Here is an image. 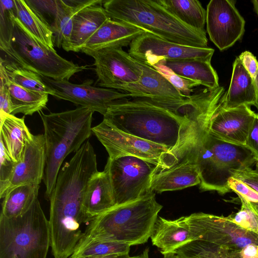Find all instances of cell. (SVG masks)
<instances>
[{
    "label": "cell",
    "instance_id": "cell-1",
    "mask_svg": "<svg viewBox=\"0 0 258 258\" xmlns=\"http://www.w3.org/2000/svg\"><path fill=\"white\" fill-rule=\"evenodd\" d=\"M207 97L203 89L181 99H122L108 107L103 120L121 132L166 147L165 167L167 158L203 110Z\"/></svg>",
    "mask_w": 258,
    "mask_h": 258
},
{
    "label": "cell",
    "instance_id": "cell-47",
    "mask_svg": "<svg viewBox=\"0 0 258 258\" xmlns=\"http://www.w3.org/2000/svg\"><path fill=\"white\" fill-rule=\"evenodd\" d=\"M149 248H147L145 249V250L143 251L142 255V258H149Z\"/></svg>",
    "mask_w": 258,
    "mask_h": 258
},
{
    "label": "cell",
    "instance_id": "cell-30",
    "mask_svg": "<svg viewBox=\"0 0 258 258\" xmlns=\"http://www.w3.org/2000/svg\"><path fill=\"white\" fill-rule=\"evenodd\" d=\"M15 14L25 28L42 44L54 49L53 33L50 27L24 0H14Z\"/></svg>",
    "mask_w": 258,
    "mask_h": 258
},
{
    "label": "cell",
    "instance_id": "cell-17",
    "mask_svg": "<svg viewBox=\"0 0 258 258\" xmlns=\"http://www.w3.org/2000/svg\"><path fill=\"white\" fill-rule=\"evenodd\" d=\"M143 74L136 82L117 86L133 98L156 100L181 99L185 97L153 67L140 61Z\"/></svg>",
    "mask_w": 258,
    "mask_h": 258
},
{
    "label": "cell",
    "instance_id": "cell-28",
    "mask_svg": "<svg viewBox=\"0 0 258 258\" xmlns=\"http://www.w3.org/2000/svg\"><path fill=\"white\" fill-rule=\"evenodd\" d=\"M39 184H23L12 189L2 203L1 214L12 218L26 213L38 199Z\"/></svg>",
    "mask_w": 258,
    "mask_h": 258
},
{
    "label": "cell",
    "instance_id": "cell-44",
    "mask_svg": "<svg viewBox=\"0 0 258 258\" xmlns=\"http://www.w3.org/2000/svg\"><path fill=\"white\" fill-rule=\"evenodd\" d=\"M255 83L256 85V102L254 105V106L256 108L257 111H258V75L255 79ZM258 114V113H257Z\"/></svg>",
    "mask_w": 258,
    "mask_h": 258
},
{
    "label": "cell",
    "instance_id": "cell-39",
    "mask_svg": "<svg viewBox=\"0 0 258 258\" xmlns=\"http://www.w3.org/2000/svg\"><path fill=\"white\" fill-rule=\"evenodd\" d=\"M233 177L242 181L258 192V168L248 167L236 172Z\"/></svg>",
    "mask_w": 258,
    "mask_h": 258
},
{
    "label": "cell",
    "instance_id": "cell-42",
    "mask_svg": "<svg viewBox=\"0 0 258 258\" xmlns=\"http://www.w3.org/2000/svg\"><path fill=\"white\" fill-rule=\"evenodd\" d=\"M239 254L241 258H258V244L247 245L241 249Z\"/></svg>",
    "mask_w": 258,
    "mask_h": 258
},
{
    "label": "cell",
    "instance_id": "cell-34",
    "mask_svg": "<svg viewBox=\"0 0 258 258\" xmlns=\"http://www.w3.org/2000/svg\"><path fill=\"white\" fill-rule=\"evenodd\" d=\"M240 209L235 214L227 216L233 223L241 228L258 235V216L252 209L250 202L239 195Z\"/></svg>",
    "mask_w": 258,
    "mask_h": 258
},
{
    "label": "cell",
    "instance_id": "cell-38",
    "mask_svg": "<svg viewBox=\"0 0 258 258\" xmlns=\"http://www.w3.org/2000/svg\"><path fill=\"white\" fill-rule=\"evenodd\" d=\"M15 163L8 156L3 143L0 142V184L8 179Z\"/></svg>",
    "mask_w": 258,
    "mask_h": 258
},
{
    "label": "cell",
    "instance_id": "cell-7",
    "mask_svg": "<svg viewBox=\"0 0 258 258\" xmlns=\"http://www.w3.org/2000/svg\"><path fill=\"white\" fill-rule=\"evenodd\" d=\"M49 220L38 199L25 214L0 215V258H46L50 246Z\"/></svg>",
    "mask_w": 258,
    "mask_h": 258
},
{
    "label": "cell",
    "instance_id": "cell-6",
    "mask_svg": "<svg viewBox=\"0 0 258 258\" xmlns=\"http://www.w3.org/2000/svg\"><path fill=\"white\" fill-rule=\"evenodd\" d=\"M163 206L151 191L142 198L115 206L89 223L82 237L117 241L131 246L146 243Z\"/></svg>",
    "mask_w": 258,
    "mask_h": 258
},
{
    "label": "cell",
    "instance_id": "cell-15",
    "mask_svg": "<svg viewBox=\"0 0 258 258\" xmlns=\"http://www.w3.org/2000/svg\"><path fill=\"white\" fill-rule=\"evenodd\" d=\"M46 162L43 134L28 137L20 159L15 163L8 179L0 184V198L12 189L27 184H39L43 180Z\"/></svg>",
    "mask_w": 258,
    "mask_h": 258
},
{
    "label": "cell",
    "instance_id": "cell-27",
    "mask_svg": "<svg viewBox=\"0 0 258 258\" xmlns=\"http://www.w3.org/2000/svg\"><path fill=\"white\" fill-rule=\"evenodd\" d=\"M6 77L11 102V114L22 113L32 115L45 107L49 94L22 87L11 82L7 74Z\"/></svg>",
    "mask_w": 258,
    "mask_h": 258
},
{
    "label": "cell",
    "instance_id": "cell-46",
    "mask_svg": "<svg viewBox=\"0 0 258 258\" xmlns=\"http://www.w3.org/2000/svg\"><path fill=\"white\" fill-rule=\"evenodd\" d=\"M251 2L253 6L254 10L258 15V0H253Z\"/></svg>",
    "mask_w": 258,
    "mask_h": 258
},
{
    "label": "cell",
    "instance_id": "cell-49",
    "mask_svg": "<svg viewBox=\"0 0 258 258\" xmlns=\"http://www.w3.org/2000/svg\"><path fill=\"white\" fill-rule=\"evenodd\" d=\"M255 167L258 168V161L255 164Z\"/></svg>",
    "mask_w": 258,
    "mask_h": 258
},
{
    "label": "cell",
    "instance_id": "cell-18",
    "mask_svg": "<svg viewBox=\"0 0 258 258\" xmlns=\"http://www.w3.org/2000/svg\"><path fill=\"white\" fill-rule=\"evenodd\" d=\"M197 165L188 157L167 169L155 172L152 177L151 190L157 193L174 191L200 184Z\"/></svg>",
    "mask_w": 258,
    "mask_h": 258
},
{
    "label": "cell",
    "instance_id": "cell-3",
    "mask_svg": "<svg viewBox=\"0 0 258 258\" xmlns=\"http://www.w3.org/2000/svg\"><path fill=\"white\" fill-rule=\"evenodd\" d=\"M0 11V49L6 56L3 59L57 80L68 81L87 69L62 57L35 37L15 16L13 1L1 0Z\"/></svg>",
    "mask_w": 258,
    "mask_h": 258
},
{
    "label": "cell",
    "instance_id": "cell-21",
    "mask_svg": "<svg viewBox=\"0 0 258 258\" xmlns=\"http://www.w3.org/2000/svg\"><path fill=\"white\" fill-rule=\"evenodd\" d=\"M145 32L137 27L109 18L84 44L81 50L126 47Z\"/></svg>",
    "mask_w": 258,
    "mask_h": 258
},
{
    "label": "cell",
    "instance_id": "cell-31",
    "mask_svg": "<svg viewBox=\"0 0 258 258\" xmlns=\"http://www.w3.org/2000/svg\"><path fill=\"white\" fill-rule=\"evenodd\" d=\"M184 258H241L239 252L202 240H191L175 250Z\"/></svg>",
    "mask_w": 258,
    "mask_h": 258
},
{
    "label": "cell",
    "instance_id": "cell-13",
    "mask_svg": "<svg viewBox=\"0 0 258 258\" xmlns=\"http://www.w3.org/2000/svg\"><path fill=\"white\" fill-rule=\"evenodd\" d=\"M41 77L50 90L51 95L81 106L91 108L103 115L112 103L131 97L128 93L115 89L93 86L91 80H86L81 84H76L68 80H57Z\"/></svg>",
    "mask_w": 258,
    "mask_h": 258
},
{
    "label": "cell",
    "instance_id": "cell-10",
    "mask_svg": "<svg viewBox=\"0 0 258 258\" xmlns=\"http://www.w3.org/2000/svg\"><path fill=\"white\" fill-rule=\"evenodd\" d=\"M92 131L105 147L109 158L132 156L154 165V172L164 168L166 155L169 152L165 146L121 132L103 119L99 124L93 127Z\"/></svg>",
    "mask_w": 258,
    "mask_h": 258
},
{
    "label": "cell",
    "instance_id": "cell-2",
    "mask_svg": "<svg viewBox=\"0 0 258 258\" xmlns=\"http://www.w3.org/2000/svg\"><path fill=\"white\" fill-rule=\"evenodd\" d=\"M209 118L199 117L190 125L175 150L168 157L170 168L188 157L198 168L202 191L213 190L220 195L231 191L228 181L235 173L250 167L257 161L245 146L219 139L209 131Z\"/></svg>",
    "mask_w": 258,
    "mask_h": 258
},
{
    "label": "cell",
    "instance_id": "cell-23",
    "mask_svg": "<svg viewBox=\"0 0 258 258\" xmlns=\"http://www.w3.org/2000/svg\"><path fill=\"white\" fill-rule=\"evenodd\" d=\"M150 238L153 245L160 249L162 254L174 252L191 241L185 216L175 220L158 217Z\"/></svg>",
    "mask_w": 258,
    "mask_h": 258
},
{
    "label": "cell",
    "instance_id": "cell-20",
    "mask_svg": "<svg viewBox=\"0 0 258 258\" xmlns=\"http://www.w3.org/2000/svg\"><path fill=\"white\" fill-rule=\"evenodd\" d=\"M102 5L103 3L89 6L74 15L70 40L64 50L81 51L84 44L109 18Z\"/></svg>",
    "mask_w": 258,
    "mask_h": 258
},
{
    "label": "cell",
    "instance_id": "cell-24",
    "mask_svg": "<svg viewBox=\"0 0 258 258\" xmlns=\"http://www.w3.org/2000/svg\"><path fill=\"white\" fill-rule=\"evenodd\" d=\"M31 134L24 117L19 118L8 114L0 121V142L13 162H17L20 159Z\"/></svg>",
    "mask_w": 258,
    "mask_h": 258
},
{
    "label": "cell",
    "instance_id": "cell-12",
    "mask_svg": "<svg viewBox=\"0 0 258 258\" xmlns=\"http://www.w3.org/2000/svg\"><path fill=\"white\" fill-rule=\"evenodd\" d=\"M214 52L212 48L182 45L146 32L134 39L128 49L132 57L151 67L161 61H211Z\"/></svg>",
    "mask_w": 258,
    "mask_h": 258
},
{
    "label": "cell",
    "instance_id": "cell-8",
    "mask_svg": "<svg viewBox=\"0 0 258 258\" xmlns=\"http://www.w3.org/2000/svg\"><path fill=\"white\" fill-rule=\"evenodd\" d=\"M155 167L135 156L108 158L104 169L110 177L116 206L136 201L151 191Z\"/></svg>",
    "mask_w": 258,
    "mask_h": 258
},
{
    "label": "cell",
    "instance_id": "cell-48",
    "mask_svg": "<svg viewBox=\"0 0 258 258\" xmlns=\"http://www.w3.org/2000/svg\"><path fill=\"white\" fill-rule=\"evenodd\" d=\"M133 258H142V255L133 256Z\"/></svg>",
    "mask_w": 258,
    "mask_h": 258
},
{
    "label": "cell",
    "instance_id": "cell-4",
    "mask_svg": "<svg viewBox=\"0 0 258 258\" xmlns=\"http://www.w3.org/2000/svg\"><path fill=\"white\" fill-rule=\"evenodd\" d=\"M94 112L80 106L59 112H38L44 129L46 162L43 181L48 199L65 158L77 152L91 136Z\"/></svg>",
    "mask_w": 258,
    "mask_h": 258
},
{
    "label": "cell",
    "instance_id": "cell-11",
    "mask_svg": "<svg viewBox=\"0 0 258 258\" xmlns=\"http://www.w3.org/2000/svg\"><path fill=\"white\" fill-rule=\"evenodd\" d=\"M118 46L97 50L83 49L81 52L94 59L97 85L115 89L120 85L136 82L143 74L140 61Z\"/></svg>",
    "mask_w": 258,
    "mask_h": 258
},
{
    "label": "cell",
    "instance_id": "cell-29",
    "mask_svg": "<svg viewBox=\"0 0 258 258\" xmlns=\"http://www.w3.org/2000/svg\"><path fill=\"white\" fill-rule=\"evenodd\" d=\"M171 14L186 25L205 30L206 11L198 0H157Z\"/></svg>",
    "mask_w": 258,
    "mask_h": 258
},
{
    "label": "cell",
    "instance_id": "cell-26",
    "mask_svg": "<svg viewBox=\"0 0 258 258\" xmlns=\"http://www.w3.org/2000/svg\"><path fill=\"white\" fill-rule=\"evenodd\" d=\"M160 62L178 75L198 82L206 88L214 89L219 87L218 76L211 61L188 60Z\"/></svg>",
    "mask_w": 258,
    "mask_h": 258
},
{
    "label": "cell",
    "instance_id": "cell-25",
    "mask_svg": "<svg viewBox=\"0 0 258 258\" xmlns=\"http://www.w3.org/2000/svg\"><path fill=\"white\" fill-rule=\"evenodd\" d=\"M131 245L117 241L82 237L71 258H131Z\"/></svg>",
    "mask_w": 258,
    "mask_h": 258
},
{
    "label": "cell",
    "instance_id": "cell-35",
    "mask_svg": "<svg viewBox=\"0 0 258 258\" xmlns=\"http://www.w3.org/2000/svg\"><path fill=\"white\" fill-rule=\"evenodd\" d=\"M154 69L164 77L177 90L185 97H189L194 88L201 85L195 81L182 77L162 62L153 66Z\"/></svg>",
    "mask_w": 258,
    "mask_h": 258
},
{
    "label": "cell",
    "instance_id": "cell-19",
    "mask_svg": "<svg viewBox=\"0 0 258 258\" xmlns=\"http://www.w3.org/2000/svg\"><path fill=\"white\" fill-rule=\"evenodd\" d=\"M116 206L112 187L107 171H97L86 187L83 211L87 223Z\"/></svg>",
    "mask_w": 258,
    "mask_h": 258
},
{
    "label": "cell",
    "instance_id": "cell-43",
    "mask_svg": "<svg viewBox=\"0 0 258 258\" xmlns=\"http://www.w3.org/2000/svg\"><path fill=\"white\" fill-rule=\"evenodd\" d=\"M163 255V258H184L174 252L164 253Z\"/></svg>",
    "mask_w": 258,
    "mask_h": 258
},
{
    "label": "cell",
    "instance_id": "cell-32",
    "mask_svg": "<svg viewBox=\"0 0 258 258\" xmlns=\"http://www.w3.org/2000/svg\"><path fill=\"white\" fill-rule=\"evenodd\" d=\"M0 66L4 68L9 79L14 84L30 90L51 94L50 90L39 74L1 57Z\"/></svg>",
    "mask_w": 258,
    "mask_h": 258
},
{
    "label": "cell",
    "instance_id": "cell-36",
    "mask_svg": "<svg viewBox=\"0 0 258 258\" xmlns=\"http://www.w3.org/2000/svg\"><path fill=\"white\" fill-rule=\"evenodd\" d=\"M0 121L5 117L11 114L12 112L11 102L8 86L7 82L6 72L4 68L0 66Z\"/></svg>",
    "mask_w": 258,
    "mask_h": 258
},
{
    "label": "cell",
    "instance_id": "cell-37",
    "mask_svg": "<svg viewBox=\"0 0 258 258\" xmlns=\"http://www.w3.org/2000/svg\"><path fill=\"white\" fill-rule=\"evenodd\" d=\"M231 191L239 195L249 202H258V192L240 179L231 177L228 181Z\"/></svg>",
    "mask_w": 258,
    "mask_h": 258
},
{
    "label": "cell",
    "instance_id": "cell-5",
    "mask_svg": "<svg viewBox=\"0 0 258 258\" xmlns=\"http://www.w3.org/2000/svg\"><path fill=\"white\" fill-rule=\"evenodd\" d=\"M103 7L109 18L137 27L165 40L195 47H207L205 30L191 28L157 1L107 0Z\"/></svg>",
    "mask_w": 258,
    "mask_h": 258
},
{
    "label": "cell",
    "instance_id": "cell-45",
    "mask_svg": "<svg viewBox=\"0 0 258 258\" xmlns=\"http://www.w3.org/2000/svg\"><path fill=\"white\" fill-rule=\"evenodd\" d=\"M250 204L252 209H253L255 213L256 214V215L258 216V202H250Z\"/></svg>",
    "mask_w": 258,
    "mask_h": 258
},
{
    "label": "cell",
    "instance_id": "cell-41",
    "mask_svg": "<svg viewBox=\"0 0 258 258\" xmlns=\"http://www.w3.org/2000/svg\"><path fill=\"white\" fill-rule=\"evenodd\" d=\"M238 57L245 69L255 80L258 75V61L255 56L250 51H245Z\"/></svg>",
    "mask_w": 258,
    "mask_h": 258
},
{
    "label": "cell",
    "instance_id": "cell-33",
    "mask_svg": "<svg viewBox=\"0 0 258 258\" xmlns=\"http://www.w3.org/2000/svg\"><path fill=\"white\" fill-rule=\"evenodd\" d=\"M79 11L68 5L63 0H57L56 12L51 26L54 45L64 49L68 44L72 30L73 18Z\"/></svg>",
    "mask_w": 258,
    "mask_h": 258
},
{
    "label": "cell",
    "instance_id": "cell-22",
    "mask_svg": "<svg viewBox=\"0 0 258 258\" xmlns=\"http://www.w3.org/2000/svg\"><path fill=\"white\" fill-rule=\"evenodd\" d=\"M256 99V88L253 80L237 57L233 64V70L229 89L223 95L221 104L225 109L242 105H254Z\"/></svg>",
    "mask_w": 258,
    "mask_h": 258
},
{
    "label": "cell",
    "instance_id": "cell-16",
    "mask_svg": "<svg viewBox=\"0 0 258 258\" xmlns=\"http://www.w3.org/2000/svg\"><path fill=\"white\" fill-rule=\"evenodd\" d=\"M256 115L250 106L225 109L221 104L211 119L209 131L224 142L245 146L249 130Z\"/></svg>",
    "mask_w": 258,
    "mask_h": 258
},
{
    "label": "cell",
    "instance_id": "cell-14",
    "mask_svg": "<svg viewBox=\"0 0 258 258\" xmlns=\"http://www.w3.org/2000/svg\"><path fill=\"white\" fill-rule=\"evenodd\" d=\"M235 1L211 0L207 6L206 27L211 41L222 51L240 39L245 20L237 10Z\"/></svg>",
    "mask_w": 258,
    "mask_h": 258
},
{
    "label": "cell",
    "instance_id": "cell-9",
    "mask_svg": "<svg viewBox=\"0 0 258 258\" xmlns=\"http://www.w3.org/2000/svg\"><path fill=\"white\" fill-rule=\"evenodd\" d=\"M191 240L210 242L240 252L251 243L258 244V235L231 222L227 217L202 212L185 216Z\"/></svg>",
    "mask_w": 258,
    "mask_h": 258
},
{
    "label": "cell",
    "instance_id": "cell-40",
    "mask_svg": "<svg viewBox=\"0 0 258 258\" xmlns=\"http://www.w3.org/2000/svg\"><path fill=\"white\" fill-rule=\"evenodd\" d=\"M245 146L255 156L258 161V114L254 119L248 131Z\"/></svg>",
    "mask_w": 258,
    "mask_h": 258
}]
</instances>
